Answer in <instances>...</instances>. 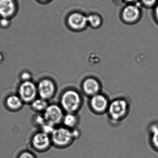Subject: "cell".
<instances>
[{
    "label": "cell",
    "instance_id": "1",
    "mask_svg": "<svg viewBox=\"0 0 158 158\" xmlns=\"http://www.w3.org/2000/svg\"><path fill=\"white\" fill-rule=\"evenodd\" d=\"M83 103L81 94L77 90L68 89L62 93L60 98V106L66 113H77Z\"/></svg>",
    "mask_w": 158,
    "mask_h": 158
},
{
    "label": "cell",
    "instance_id": "2",
    "mask_svg": "<svg viewBox=\"0 0 158 158\" xmlns=\"http://www.w3.org/2000/svg\"><path fill=\"white\" fill-rule=\"evenodd\" d=\"M50 137L53 146L60 149L69 147L75 140L72 130L64 126L56 127L50 135Z\"/></svg>",
    "mask_w": 158,
    "mask_h": 158
},
{
    "label": "cell",
    "instance_id": "3",
    "mask_svg": "<svg viewBox=\"0 0 158 158\" xmlns=\"http://www.w3.org/2000/svg\"><path fill=\"white\" fill-rule=\"evenodd\" d=\"M130 106L123 98H117L110 102L107 110L109 117L114 122L122 120L129 113Z\"/></svg>",
    "mask_w": 158,
    "mask_h": 158
},
{
    "label": "cell",
    "instance_id": "4",
    "mask_svg": "<svg viewBox=\"0 0 158 158\" xmlns=\"http://www.w3.org/2000/svg\"><path fill=\"white\" fill-rule=\"evenodd\" d=\"M141 3L139 2L135 3L127 4L122 9L121 18L123 23L133 25L137 23L142 16Z\"/></svg>",
    "mask_w": 158,
    "mask_h": 158
},
{
    "label": "cell",
    "instance_id": "5",
    "mask_svg": "<svg viewBox=\"0 0 158 158\" xmlns=\"http://www.w3.org/2000/svg\"><path fill=\"white\" fill-rule=\"evenodd\" d=\"M17 93L24 104H30L38 96L37 84L32 81L21 82L18 87Z\"/></svg>",
    "mask_w": 158,
    "mask_h": 158
},
{
    "label": "cell",
    "instance_id": "6",
    "mask_svg": "<svg viewBox=\"0 0 158 158\" xmlns=\"http://www.w3.org/2000/svg\"><path fill=\"white\" fill-rule=\"evenodd\" d=\"M64 112L60 105L53 104L48 105L43 114L46 123L56 127L62 123Z\"/></svg>",
    "mask_w": 158,
    "mask_h": 158
},
{
    "label": "cell",
    "instance_id": "7",
    "mask_svg": "<svg viewBox=\"0 0 158 158\" xmlns=\"http://www.w3.org/2000/svg\"><path fill=\"white\" fill-rule=\"evenodd\" d=\"M30 142L33 150L39 153L48 151L53 146L50 135L41 131L32 135Z\"/></svg>",
    "mask_w": 158,
    "mask_h": 158
},
{
    "label": "cell",
    "instance_id": "8",
    "mask_svg": "<svg viewBox=\"0 0 158 158\" xmlns=\"http://www.w3.org/2000/svg\"><path fill=\"white\" fill-rule=\"evenodd\" d=\"M37 87L39 97L47 101L52 99L56 93V84L49 78L41 79L37 84Z\"/></svg>",
    "mask_w": 158,
    "mask_h": 158
},
{
    "label": "cell",
    "instance_id": "9",
    "mask_svg": "<svg viewBox=\"0 0 158 158\" xmlns=\"http://www.w3.org/2000/svg\"><path fill=\"white\" fill-rule=\"evenodd\" d=\"M67 24L73 31H82L88 26L87 15L79 11L72 12L67 17Z\"/></svg>",
    "mask_w": 158,
    "mask_h": 158
},
{
    "label": "cell",
    "instance_id": "10",
    "mask_svg": "<svg viewBox=\"0 0 158 158\" xmlns=\"http://www.w3.org/2000/svg\"><path fill=\"white\" fill-rule=\"evenodd\" d=\"M110 101L107 97L100 93L90 98L89 106L94 113L101 115L107 112Z\"/></svg>",
    "mask_w": 158,
    "mask_h": 158
},
{
    "label": "cell",
    "instance_id": "11",
    "mask_svg": "<svg viewBox=\"0 0 158 158\" xmlns=\"http://www.w3.org/2000/svg\"><path fill=\"white\" fill-rule=\"evenodd\" d=\"M81 88L83 94L90 98L101 93L102 86L98 79L88 77L83 81Z\"/></svg>",
    "mask_w": 158,
    "mask_h": 158
},
{
    "label": "cell",
    "instance_id": "12",
    "mask_svg": "<svg viewBox=\"0 0 158 158\" xmlns=\"http://www.w3.org/2000/svg\"><path fill=\"white\" fill-rule=\"evenodd\" d=\"M16 5L14 0H0V16L10 18L15 15Z\"/></svg>",
    "mask_w": 158,
    "mask_h": 158
},
{
    "label": "cell",
    "instance_id": "13",
    "mask_svg": "<svg viewBox=\"0 0 158 158\" xmlns=\"http://www.w3.org/2000/svg\"><path fill=\"white\" fill-rule=\"evenodd\" d=\"M24 104L17 94H12L7 96L5 100L6 107L11 111H19L22 108Z\"/></svg>",
    "mask_w": 158,
    "mask_h": 158
},
{
    "label": "cell",
    "instance_id": "14",
    "mask_svg": "<svg viewBox=\"0 0 158 158\" xmlns=\"http://www.w3.org/2000/svg\"><path fill=\"white\" fill-rule=\"evenodd\" d=\"M79 122V117L77 113H66L64 115L62 123L63 126L73 130L77 128Z\"/></svg>",
    "mask_w": 158,
    "mask_h": 158
},
{
    "label": "cell",
    "instance_id": "15",
    "mask_svg": "<svg viewBox=\"0 0 158 158\" xmlns=\"http://www.w3.org/2000/svg\"><path fill=\"white\" fill-rule=\"evenodd\" d=\"M87 18L88 26L92 28L96 29L100 28L103 25V18L97 13H91L87 15Z\"/></svg>",
    "mask_w": 158,
    "mask_h": 158
},
{
    "label": "cell",
    "instance_id": "16",
    "mask_svg": "<svg viewBox=\"0 0 158 158\" xmlns=\"http://www.w3.org/2000/svg\"><path fill=\"white\" fill-rule=\"evenodd\" d=\"M30 107L33 111L36 113H43L48 106V101L41 98H37L30 104Z\"/></svg>",
    "mask_w": 158,
    "mask_h": 158
},
{
    "label": "cell",
    "instance_id": "17",
    "mask_svg": "<svg viewBox=\"0 0 158 158\" xmlns=\"http://www.w3.org/2000/svg\"><path fill=\"white\" fill-rule=\"evenodd\" d=\"M151 138L150 141L152 146L158 150V125L153 124L151 125L149 128Z\"/></svg>",
    "mask_w": 158,
    "mask_h": 158
},
{
    "label": "cell",
    "instance_id": "18",
    "mask_svg": "<svg viewBox=\"0 0 158 158\" xmlns=\"http://www.w3.org/2000/svg\"><path fill=\"white\" fill-rule=\"evenodd\" d=\"M32 121L35 125L41 128L46 123L43 114H41V113H37V114H35L33 117Z\"/></svg>",
    "mask_w": 158,
    "mask_h": 158
},
{
    "label": "cell",
    "instance_id": "19",
    "mask_svg": "<svg viewBox=\"0 0 158 158\" xmlns=\"http://www.w3.org/2000/svg\"><path fill=\"white\" fill-rule=\"evenodd\" d=\"M142 6L146 8H154L158 3V0H139Z\"/></svg>",
    "mask_w": 158,
    "mask_h": 158
},
{
    "label": "cell",
    "instance_id": "20",
    "mask_svg": "<svg viewBox=\"0 0 158 158\" xmlns=\"http://www.w3.org/2000/svg\"><path fill=\"white\" fill-rule=\"evenodd\" d=\"M17 158H37L36 156L29 150H24L21 151Z\"/></svg>",
    "mask_w": 158,
    "mask_h": 158
},
{
    "label": "cell",
    "instance_id": "21",
    "mask_svg": "<svg viewBox=\"0 0 158 158\" xmlns=\"http://www.w3.org/2000/svg\"><path fill=\"white\" fill-rule=\"evenodd\" d=\"M19 77L21 82L28 81H32V76L29 71H24L21 72L19 76Z\"/></svg>",
    "mask_w": 158,
    "mask_h": 158
},
{
    "label": "cell",
    "instance_id": "22",
    "mask_svg": "<svg viewBox=\"0 0 158 158\" xmlns=\"http://www.w3.org/2000/svg\"><path fill=\"white\" fill-rule=\"evenodd\" d=\"M11 25L10 19L6 18H1L0 19V27L3 28H8Z\"/></svg>",
    "mask_w": 158,
    "mask_h": 158
},
{
    "label": "cell",
    "instance_id": "23",
    "mask_svg": "<svg viewBox=\"0 0 158 158\" xmlns=\"http://www.w3.org/2000/svg\"><path fill=\"white\" fill-rule=\"evenodd\" d=\"M72 132H73V136H74L75 140L79 139L81 136V132L80 131H79L78 128L73 129L72 130Z\"/></svg>",
    "mask_w": 158,
    "mask_h": 158
},
{
    "label": "cell",
    "instance_id": "24",
    "mask_svg": "<svg viewBox=\"0 0 158 158\" xmlns=\"http://www.w3.org/2000/svg\"><path fill=\"white\" fill-rule=\"evenodd\" d=\"M154 12H153V15H154V17L155 18V20L158 24V2L156 5V6L154 7Z\"/></svg>",
    "mask_w": 158,
    "mask_h": 158
},
{
    "label": "cell",
    "instance_id": "25",
    "mask_svg": "<svg viewBox=\"0 0 158 158\" xmlns=\"http://www.w3.org/2000/svg\"><path fill=\"white\" fill-rule=\"evenodd\" d=\"M123 2L127 3V4L135 3L139 2V0H122Z\"/></svg>",
    "mask_w": 158,
    "mask_h": 158
},
{
    "label": "cell",
    "instance_id": "26",
    "mask_svg": "<svg viewBox=\"0 0 158 158\" xmlns=\"http://www.w3.org/2000/svg\"><path fill=\"white\" fill-rule=\"evenodd\" d=\"M41 2H47V1H49V0H40Z\"/></svg>",
    "mask_w": 158,
    "mask_h": 158
}]
</instances>
